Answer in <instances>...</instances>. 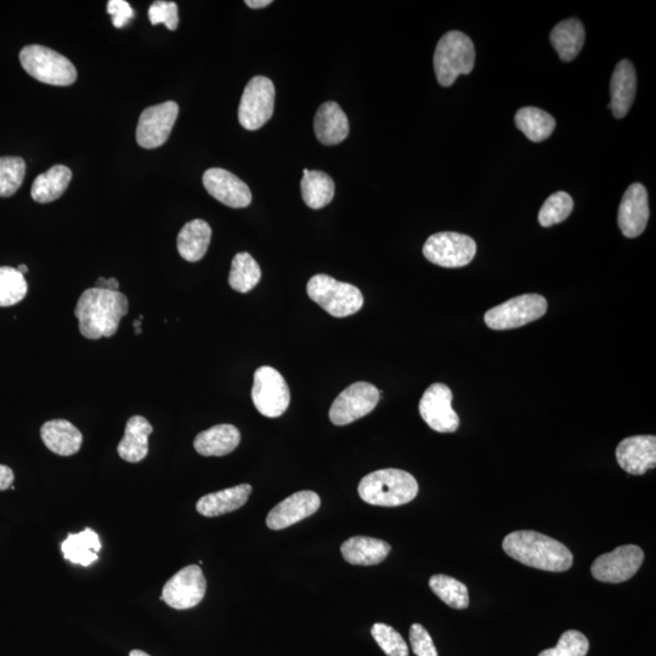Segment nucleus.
<instances>
[{"instance_id": "nucleus-9", "label": "nucleus", "mask_w": 656, "mask_h": 656, "mask_svg": "<svg viewBox=\"0 0 656 656\" xmlns=\"http://www.w3.org/2000/svg\"><path fill=\"white\" fill-rule=\"evenodd\" d=\"M275 87L271 79L256 76L243 90L239 106V121L247 130H258L274 115Z\"/></svg>"}, {"instance_id": "nucleus-21", "label": "nucleus", "mask_w": 656, "mask_h": 656, "mask_svg": "<svg viewBox=\"0 0 656 656\" xmlns=\"http://www.w3.org/2000/svg\"><path fill=\"white\" fill-rule=\"evenodd\" d=\"M314 129L316 138L324 145H337L349 135V121L346 112L335 101H327L316 112Z\"/></svg>"}, {"instance_id": "nucleus-27", "label": "nucleus", "mask_w": 656, "mask_h": 656, "mask_svg": "<svg viewBox=\"0 0 656 656\" xmlns=\"http://www.w3.org/2000/svg\"><path fill=\"white\" fill-rule=\"evenodd\" d=\"M211 239L212 229L205 220H191L180 230L177 242L178 252L188 262H199L206 256Z\"/></svg>"}, {"instance_id": "nucleus-41", "label": "nucleus", "mask_w": 656, "mask_h": 656, "mask_svg": "<svg viewBox=\"0 0 656 656\" xmlns=\"http://www.w3.org/2000/svg\"><path fill=\"white\" fill-rule=\"evenodd\" d=\"M410 643L416 656H438L431 635L421 624L411 626Z\"/></svg>"}, {"instance_id": "nucleus-5", "label": "nucleus", "mask_w": 656, "mask_h": 656, "mask_svg": "<svg viewBox=\"0 0 656 656\" xmlns=\"http://www.w3.org/2000/svg\"><path fill=\"white\" fill-rule=\"evenodd\" d=\"M20 62L28 75L49 86L69 87L77 81L75 65L43 45H27L21 50Z\"/></svg>"}, {"instance_id": "nucleus-20", "label": "nucleus", "mask_w": 656, "mask_h": 656, "mask_svg": "<svg viewBox=\"0 0 656 656\" xmlns=\"http://www.w3.org/2000/svg\"><path fill=\"white\" fill-rule=\"evenodd\" d=\"M637 76L635 67L629 60H622L616 65L612 82H610V95L612 101L608 105L616 118H624L629 113L636 98Z\"/></svg>"}, {"instance_id": "nucleus-8", "label": "nucleus", "mask_w": 656, "mask_h": 656, "mask_svg": "<svg viewBox=\"0 0 656 656\" xmlns=\"http://www.w3.org/2000/svg\"><path fill=\"white\" fill-rule=\"evenodd\" d=\"M252 400L260 415L269 418L284 415L291 403L290 388L284 376L274 367H259L254 373Z\"/></svg>"}, {"instance_id": "nucleus-43", "label": "nucleus", "mask_w": 656, "mask_h": 656, "mask_svg": "<svg viewBox=\"0 0 656 656\" xmlns=\"http://www.w3.org/2000/svg\"><path fill=\"white\" fill-rule=\"evenodd\" d=\"M15 480L13 469L0 465V491L11 488Z\"/></svg>"}, {"instance_id": "nucleus-38", "label": "nucleus", "mask_w": 656, "mask_h": 656, "mask_svg": "<svg viewBox=\"0 0 656 656\" xmlns=\"http://www.w3.org/2000/svg\"><path fill=\"white\" fill-rule=\"evenodd\" d=\"M371 635L387 656H409L405 639L392 626L377 622L372 626Z\"/></svg>"}, {"instance_id": "nucleus-36", "label": "nucleus", "mask_w": 656, "mask_h": 656, "mask_svg": "<svg viewBox=\"0 0 656 656\" xmlns=\"http://www.w3.org/2000/svg\"><path fill=\"white\" fill-rule=\"evenodd\" d=\"M25 175L26 163L21 157H0V197L16 194Z\"/></svg>"}, {"instance_id": "nucleus-29", "label": "nucleus", "mask_w": 656, "mask_h": 656, "mask_svg": "<svg viewBox=\"0 0 656 656\" xmlns=\"http://www.w3.org/2000/svg\"><path fill=\"white\" fill-rule=\"evenodd\" d=\"M551 43L562 61L574 60L584 48L585 27L578 19H568L553 28Z\"/></svg>"}, {"instance_id": "nucleus-2", "label": "nucleus", "mask_w": 656, "mask_h": 656, "mask_svg": "<svg viewBox=\"0 0 656 656\" xmlns=\"http://www.w3.org/2000/svg\"><path fill=\"white\" fill-rule=\"evenodd\" d=\"M503 551L527 567L562 573L573 565L569 548L550 536L536 531H514L503 540Z\"/></svg>"}, {"instance_id": "nucleus-25", "label": "nucleus", "mask_w": 656, "mask_h": 656, "mask_svg": "<svg viewBox=\"0 0 656 656\" xmlns=\"http://www.w3.org/2000/svg\"><path fill=\"white\" fill-rule=\"evenodd\" d=\"M154 432L151 423L143 416L130 417L124 438L118 444V455L130 463L143 461L149 454V437Z\"/></svg>"}, {"instance_id": "nucleus-26", "label": "nucleus", "mask_w": 656, "mask_h": 656, "mask_svg": "<svg viewBox=\"0 0 656 656\" xmlns=\"http://www.w3.org/2000/svg\"><path fill=\"white\" fill-rule=\"evenodd\" d=\"M390 550L392 547L386 541L367 536L350 537L341 547L343 558L349 564L365 567L382 563Z\"/></svg>"}, {"instance_id": "nucleus-6", "label": "nucleus", "mask_w": 656, "mask_h": 656, "mask_svg": "<svg viewBox=\"0 0 656 656\" xmlns=\"http://www.w3.org/2000/svg\"><path fill=\"white\" fill-rule=\"evenodd\" d=\"M307 292L311 301L318 303L335 318L354 315L364 305V296L358 287L324 274L311 277Z\"/></svg>"}, {"instance_id": "nucleus-4", "label": "nucleus", "mask_w": 656, "mask_h": 656, "mask_svg": "<svg viewBox=\"0 0 656 656\" xmlns=\"http://www.w3.org/2000/svg\"><path fill=\"white\" fill-rule=\"evenodd\" d=\"M475 49L465 33L451 31L441 37L434 54V70L440 86L451 87L461 75L474 69Z\"/></svg>"}, {"instance_id": "nucleus-47", "label": "nucleus", "mask_w": 656, "mask_h": 656, "mask_svg": "<svg viewBox=\"0 0 656 656\" xmlns=\"http://www.w3.org/2000/svg\"><path fill=\"white\" fill-rule=\"evenodd\" d=\"M129 656H150V655L143 652V650H138L137 649V650H132V652H130Z\"/></svg>"}, {"instance_id": "nucleus-13", "label": "nucleus", "mask_w": 656, "mask_h": 656, "mask_svg": "<svg viewBox=\"0 0 656 656\" xmlns=\"http://www.w3.org/2000/svg\"><path fill=\"white\" fill-rule=\"evenodd\" d=\"M643 561L642 548L636 545L620 546L613 552L598 557L592 564L591 573L598 581L620 584L633 578L642 567Z\"/></svg>"}, {"instance_id": "nucleus-7", "label": "nucleus", "mask_w": 656, "mask_h": 656, "mask_svg": "<svg viewBox=\"0 0 656 656\" xmlns=\"http://www.w3.org/2000/svg\"><path fill=\"white\" fill-rule=\"evenodd\" d=\"M546 298L540 294H523L492 308L484 316L491 330L505 331L539 320L547 311Z\"/></svg>"}, {"instance_id": "nucleus-10", "label": "nucleus", "mask_w": 656, "mask_h": 656, "mask_svg": "<svg viewBox=\"0 0 656 656\" xmlns=\"http://www.w3.org/2000/svg\"><path fill=\"white\" fill-rule=\"evenodd\" d=\"M477 253V243L467 235L438 233L429 237L423 246V256L439 267H466Z\"/></svg>"}, {"instance_id": "nucleus-15", "label": "nucleus", "mask_w": 656, "mask_h": 656, "mask_svg": "<svg viewBox=\"0 0 656 656\" xmlns=\"http://www.w3.org/2000/svg\"><path fill=\"white\" fill-rule=\"evenodd\" d=\"M451 389L445 384L434 383L424 392L420 401L423 421L438 433H454L460 427V417L452 409Z\"/></svg>"}, {"instance_id": "nucleus-19", "label": "nucleus", "mask_w": 656, "mask_h": 656, "mask_svg": "<svg viewBox=\"0 0 656 656\" xmlns=\"http://www.w3.org/2000/svg\"><path fill=\"white\" fill-rule=\"evenodd\" d=\"M619 466L629 474L643 475L656 466V438L654 435H636L621 441L616 448Z\"/></svg>"}, {"instance_id": "nucleus-17", "label": "nucleus", "mask_w": 656, "mask_h": 656, "mask_svg": "<svg viewBox=\"0 0 656 656\" xmlns=\"http://www.w3.org/2000/svg\"><path fill=\"white\" fill-rule=\"evenodd\" d=\"M321 506V499L314 491H299L276 505L267 517L271 530H282L313 516Z\"/></svg>"}, {"instance_id": "nucleus-33", "label": "nucleus", "mask_w": 656, "mask_h": 656, "mask_svg": "<svg viewBox=\"0 0 656 656\" xmlns=\"http://www.w3.org/2000/svg\"><path fill=\"white\" fill-rule=\"evenodd\" d=\"M262 270L250 253H237L231 263L229 285L240 293H248L259 284Z\"/></svg>"}, {"instance_id": "nucleus-14", "label": "nucleus", "mask_w": 656, "mask_h": 656, "mask_svg": "<svg viewBox=\"0 0 656 656\" xmlns=\"http://www.w3.org/2000/svg\"><path fill=\"white\" fill-rule=\"evenodd\" d=\"M179 115V106L174 101L147 107L141 112L137 141L146 150L157 149L166 144Z\"/></svg>"}, {"instance_id": "nucleus-24", "label": "nucleus", "mask_w": 656, "mask_h": 656, "mask_svg": "<svg viewBox=\"0 0 656 656\" xmlns=\"http://www.w3.org/2000/svg\"><path fill=\"white\" fill-rule=\"evenodd\" d=\"M241 433L233 424H218L197 435L194 446L200 455L222 457L240 445Z\"/></svg>"}, {"instance_id": "nucleus-23", "label": "nucleus", "mask_w": 656, "mask_h": 656, "mask_svg": "<svg viewBox=\"0 0 656 656\" xmlns=\"http://www.w3.org/2000/svg\"><path fill=\"white\" fill-rule=\"evenodd\" d=\"M41 437L47 448L59 456H72L82 448L83 435L69 421L53 420L43 424Z\"/></svg>"}, {"instance_id": "nucleus-31", "label": "nucleus", "mask_w": 656, "mask_h": 656, "mask_svg": "<svg viewBox=\"0 0 656 656\" xmlns=\"http://www.w3.org/2000/svg\"><path fill=\"white\" fill-rule=\"evenodd\" d=\"M301 189L305 205L311 209H321L332 202L336 186L330 175L303 169Z\"/></svg>"}, {"instance_id": "nucleus-18", "label": "nucleus", "mask_w": 656, "mask_h": 656, "mask_svg": "<svg viewBox=\"0 0 656 656\" xmlns=\"http://www.w3.org/2000/svg\"><path fill=\"white\" fill-rule=\"evenodd\" d=\"M649 220L648 192L642 184H632L622 197L618 223L621 233L635 239L644 233Z\"/></svg>"}, {"instance_id": "nucleus-45", "label": "nucleus", "mask_w": 656, "mask_h": 656, "mask_svg": "<svg viewBox=\"0 0 656 656\" xmlns=\"http://www.w3.org/2000/svg\"><path fill=\"white\" fill-rule=\"evenodd\" d=\"M245 3L251 9L267 8L268 5L273 4V2H271V0H247V2H245Z\"/></svg>"}, {"instance_id": "nucleus-34", "label": "nucleus", "mask_w": 656, "mask_h": 656, "mask_svg": "<svg viewBox=\"0 0 656 656\" xmlns=\"http://www.w3.org/2000/svg\"><path fill=\"white\" fill-rule=\"evenodd\" d=\"M429 587L441 601L454 609H466L469 605L468 588L451 576L438 574L429 580Z\"/></svg>"}, {"instance_id": "nucleus-3", "label": "nucleus", "mask_w": 656, "mask_h": 656, "mask_svg": "<svg viewBox=\"0 0 656 656\" xmlns=\"http://www.w3.org/2000/svg\"><path fill=\"white\" fill-rule=\"evenodd\" d=\"M358 491L369 505L398 507L416 499L418 483L414 475L401 469H380L361 479Z\"/></svg>"}, {"instance_id": "nucleus-37", "label": "nucleus", "mask_w": 656, "mask_h": 656, "mask_svg": "<svg viewBox=\"0 0 656 656\" xmlns=\"http://www.w3.org/2000/svg\"><path fill=\"white\" fill-rule=\"evenodd\" d=\"M574 209V201L571 196L564 191H558L556 194L548 197L544 206L541 207L539 213V223L544 228H550L564 222L568 219Z\"/></svg>"}, {"instance_id": "nucleus-32", "label": "nucleus", "mask_w": 656, "mask_h": 656, "mask_svg": "<svg viewBox=\"0 0 656 656\" xmlns=\"http://www.w3.org/2000/svg\"><path fill=\"white\" fill-rule=\"evenodd\" d=\"M516 126L525 137L534 143H541L550 138L556 128V120L544 110L537 107H524L517 112Z\"/></svg>"}, {"instance_id": "nucleus-11", "label": "nucleus", "mask_w": 656, "mask_h": 656, "mask_svg": "<svg viewBox=\"0 0 656 656\" xmlns=\"http://www.w3.org/2000/svg\"><path fill=\"white\" fill-rule=\"evenodd\" d=\"M381 399L380 390L373 384L358 382L344 389L338 395L331 406L330 420L335 426H347V424L360 420L376 409Z\"/></svg>"}, {"instance_id": "nucleus-28", "label": "nucleus", "mask_w": 656, "mask_h": 656, "mask_svg": "<svg viewBox=\"0 0 656 656\" xmlns=\"http://www.w3.org/2000/svg\"><path fill=\"white\" fill-rule=\"evenodd\" d=\"M72 172L69 167L56 164L48 172L39 174L33 182L31 196L38 203L54 202L65 194L71 183Z\"/></svg>"}, {"instance_id": "nucleus-44", "label": "nucleus", "mask_w": 656, "mask_h": 656, "mask_svg": "<svg viewBox=\"0 0 656 656\" xmlns=\"http://www.w3.org/2000/svg\"><path fill=\"white\" fill-rule=\"evenodd\" d=\"M96 288H103V290H110V291H118V288H120V284H118V281L116 279H104V277H100L98 281H96Z\"/></svg>"}, {"instance_id": "nucleus-12", "label": "nucleus", "mask_w": 656, "mask_h": 656, "mask_svg": "<svg viewBox=\"0 0 656 656\" xmlns=\"http://www.w3.org/2000/svg\"><path fill=\"white\" fill-rule=\"evenodd\" d=\"M207 581L199 565H189L164 585L161 599L169 607L185 610L196 607L205 598Z\"/></svg>"}, {"instance_id": "nucleus-1", "label": "nucleus", "mask_w": 656, "mask_h": 656, "mask_svg": "<svg viewBox=\"0 0 656 656\" xmlns=\"http://www.w3.org/2000/svg\"><path fill=\"white\" fill-rule=\"evenodd\" d=\"M128 310V299L123 293L103 288H88L79 297L75 309L79 332L87 339L115 336Z\"/></svg>"}, {"instance_id": "nucleus-40", "label": "nucleus", "mask_w": 656, "mask_h": 656, "mask_svg": "<svg viewBox=\"0 0 656 656\" xmlns=\"http://www.w3.org/2000/svg\"><path fill=\"white\" fill-rule=\"evenodd\" d=\"M149 19L154 26L163 24L169 31H175L179 25L178 5L174 2L158 0L152 3L149 9Z\"/></svg>"}, {"instance_id": "nucleus-30", "label": "nucleus", "mask_w": 656, "mask_h": 656, "mask_svg": "<svg viewBox=\"0 0 656 656\" xmlns=\"http://www.w3.org/2000/svg\"><path fill=\"white\" fill-rule=\"evenodd\" d=\"M61 548L67 561L89 567L90 564L98 561L101 542L94 530L86 529L79 534H70L62 542Z\"/></svg>"}, {"instance_id": "nucleus-39", "label": "nucleus", "mask_w": 656, "mask_h": 656, "mask_svg": "<svg viewBox=\"0 0 656 656\" xmlns=\"http://www.w3.org/2000/svg\"><path fill=\"white\" fill-rule=\"evenodd\" d=\"M590 642L584 633L576 630L564 632L556 647L546 649L539 656H586Z\"/></svg>"}, {"instance_id": "nucleus-42", "label": "nucleus", "mask_w": 656, "mask_h": 656, "mask_svg": "<svg viewBox=\"0 0 656 656\" xmlns=\"http://www.w3.org/2000/svg\"><path fill=\"white\" fill-rule=\"evenodd\" d=\"M107 13L111 15L112 24L116 28H123L134 19V10L126 0H110L107 3Z\"/></svg>"}, {"instance_id": "nucleus-16", "label": "nucleus", "mask_w": 656, "mask_h": 656, "mask_svg": "<svg viewBox=\"0 0 656 656\" xmlns=\"http://www.w3.org/2000/svg\"><path fill=\"white\" fill-rule=\"evenodd\" d=\"M203 185L209 195L231 208H246L252 203V192L246 183L223 168L207 169Z\"/></svg>"}, {"instance_id": "nucleus-46", "label": "nucleus", "mask_w": 656, "mask_h": 656, "mask_svg": "<svg viewBox=\"0 0 656 656\" xmlns=\"http://www.w3.org/2000/svg\"><path fill=\"white\" fill-rule=\"evenodd\" d=\"M141 321H143V316H140V319L134 322L135 335H140L141 333Z\"/></svg>"}, {"instance_id": "nucleus-22", "label": "nucleus", "mask_w": 656, "mask_h": 656, "mask_svg": "<svg viewBox=\"0 0 656 656\" xmlns=\"http://www.w3.org/2000/svg\"><path fill=\"white\" fill-rule=\"evenodd\" d=\"M252 486L250 484H241L234 488L225 489L213 494L201 497L197 502L196 510L203 517L213 518L223 516V514L234 512L246 505L250 499Z\"/></svg>"}, {"instance_id": "nucleus-35", "label": "nucleus", "mask_w": 656, "mask_h": 656, "mask_svg": "<svg viewBox=\"0 0 656 656\" xmlns=\"http://www.w3.org/2000/svg\"><path fill=\"white\" fill-rule=\"evenodd\" d=\"M28 291L25 276L18 269L0 267V308L24 301Z\"/></svg>"}, {"instance_id": "nucleus-48", "label": "nucleus", "mask_w": 656, "mask_h": 656, "mask_svg": "<svg viewBox=\"0 0 656 656\" xmlns=\"http://www.w3.org/2000/svg\"><path fill=\"white\" fill-rule=\"evenodd\" d=\"M16 269H18L20 271V273L24 276L28 273V268H27V265H25V264L19 265V267L16 268Z\"/></svg>"}]
</instances>
